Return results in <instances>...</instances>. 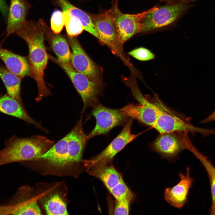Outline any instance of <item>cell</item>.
I'll use <instances>...</instances> for the list:
<instances>
[{"label": "cell", "mask_w": 215, "mask_h": 215, "mask_svg": "<svg viewBox=\"0 0 215 215\" xmlns=\"http://www.w3.org/2000/svg\"><path fill=\"white\" fill-rule=\"evenodd\" d=\"M69 148L67 135L39 156L55 166H63L68 163Z\"/></svg>", "instance_id": "19"}, {"label": "cell", "mask_w": 215, "mask_h": 215, "mask_svg": "<svg viewBox=\"0 0 215 215\" xmlns=\"http://www.w3.org/2000/svg\"><path fill=\"white\" fill-rule=\"evenodd\" d=\"M59 5L62 8L67 9L71 15L76 18L79 20L84 27V30L100 41V38L99 33L88 13L69 2L66 6Z\"/></svg>", "instance_id": "22"}, {"label": "cell", "mask_w": 215, "mask_h": 215, "mask_svg": "<svg viewBox=\"0 0 215 215\" xmlns=\"http://www.w3.org/2000/svg\"><path fill=\"white\" fill-rule=\"evenodd\" d=\"M88 14L99 33L100 41L114 51L119 50L116 28L110 16L105 11L98 14Z\"/></svg>", "instance_id": "12"}, {"label": "cell", "mask_w": 215, "mask_h": 215, "mask_svg": "<svg viewBox=\"0 0 215 215\" xmlns=\"http://www.w3.org/2000/svg\"><path fill=\"white\" fill-rule=\"evenodd\" d=\"M68 38L72 49L70 60L73 68L92 81L101 84L102 75L99 67L85 53L76 37L68 36Z\"/></svg>", "instance_id": "10"}, {"label": "cell", "mask_w": 215, "mask_h": 215, "mask_svg": "<svg viewBox=\"0 0 215 215\" xmlns=\"http://www.w3.org/2000/svg\"><path fill=\"white\" fill-rule=\"evenodd\" d=\"M183 4L165 5L147 14L142 22L141 32L150 31L170 24L185 10Z\"/></svg>", "instance_id": "11"}, {"label": "cell", "mask_w": 215, "mask_h": 215, "mask_svg": "<svg viewBox=\"0 0 215 215\" xmlns=\"http://www.w3.org/2000/svg\"><path fill=\"white\" fill-rule=\"evenodd\" d=\"M0 77L6 88L7 94L22 104L20 94V77L0 65Z\"/></svg>", "instance_id": "21"}, {"label": "cell", "mask_w": 215, "mask_h": 215, "mask_svg": "<svg viewBox=\"0 0 215 215\" xmlns=\"http://www.w3.org/2000/svg\"><path fill=\"white\" fill-rule=\"evenodd\" d=\"M109 191L116 200H129L132 201L133 194L123 180L119 183Z\"/></svg>", "instance_id": "26"}, {"label": "cell", "mask_w": 215, "mask_h": 215, "mask_svg": "<svg viewBox=\"0 0 215 215\" xmlns=\"http://www.w3.org/2000/svg\"><path fill=\"white\" fill-rule=\"evenodd\" d=\"M129 54L135 59L141 61H147L153 59L154 55L149 50L144 47L136 48L129 52Z\"/></svg>", "instance_id": "28"}, {"label": "cell", "mask_w": 215, "mask_h": 215, "mask_svg": "<svg viewBox=\"0 0 215 215\" xmlns=\"http://www.w3.org/2000/svg\"><path fill=\"white\" fill-rule=\"evenodd\" d=\"M50 57L64 70L80 95L84 104L83 112L87 108L93 107L99 103L98 98L102 91L101 84L77 72L71 64L63 63L53 57Z\"/></svg>", "instance_id": "5"}, {"label": "cell", "mask_w": 215, "mask_h": 215, "mask_svg": "<svg viewBox=\"0 0 215 215\" xmlns=\"http://www.w3.org/2000/svg\"><path fill=\"white\" fill-rule=\"evenodd\" d=\"M119 0H112L111 7L105 10L112 19L116 28L118 38V44L121 50L123 44L135 34L141 32V22L148 14L156 10L154 7L148 10L134 14H125L120 10Z\"/></svg>", "instance_id": "3"}, {"label": "cell", "mask_w": 215, "mask_h": 215, "mask_svg": "<svg viewBox=\"0 0 215 215\" xmlns=\"http://www.w3.org/2000/svg\"><path fill=\"white\" fill-rule=\"evenodd\" d=\"M132 91L139 104L130 103L121 110L128 117L152 127L158 115L161 102L158 99L153 102L149 101L143 96L137 87L134 88Z\"/></svg>", "instance_id": "7"}, {"label": "cell", "mask_w": 215, "mask_h": 215, "mask_svg": "<svg viewBox=\"0 0 215 215\" xmlns=\"http://www.w3.org/2000/svg\"><path fill=\"white\" fill-rule=\"evenodd\" d=\"M87 169L90 175L100 179L109 191L123 180L122 175L110 163L95 165Z\"/></svg>", "instance_id": "18"}, {"label": "cell", "mask_w": 215, "mask_h": 215, "mask_svg": "<svg viewBox=\"0 0 215 215\" xmlns=\"http://www.w3.org/2000/svg\"><path fill=\"white\" fill-rule=\"evenodd\" d=\"M160 133H199L203 136L215 135V129L195 127L168 109L161 102L159 113L152 127Z\"/></svg>", "instance_id": "4"}, {"label": "cell", "mask_w": 215, "mask_h": 215, "mask_svg": "<svg viewBox=\"0 0 215 215\" xmlns=\"http://www.w3.org/2000/svg\"><path fill=\"white\" fill-rule=\"evenodd\" d=\"M0 215H1V206L0 205Z\"/></svg>", "instance_id": "33"}, {"label": "cell", "mask_w": 215, "mask_h": 215, "mask_svg": "<svg viewBox=\"0 0 215 215\" xmlns=\"http://www.w3.org/2000/svg\"><path fill=\"white\" fill-rule=\"evenodd\" d=\"M187 133H160L151 145L152 149L162 157L176 159L182 151H190L194 146Z\"/></svg>", "instance_id": "6"}, {"label": "cell", "mask_w": 215, "mask_h": 215, "mask_svg": "<svg viewBox=\"0 0 215 215\" xmlns=\"http://www.w3.org/2000/svg\"><path fill=\"white\" fill-rule=\"evenodd\" d=\"M132 201L129 200H116L115 209V215H128L130 204Z\"/></svg>", "instance_id": "29"}, {"label": "cell", "mask_w": 215, "mask_h": 215, "mask_svg": "<svg viewBox=\"0 0 215 215\" xmlns=\"http://www.w3.org/2000/svg\"><path fill=\"white\" fill-rule=\"evenodd\" d=\"M179 175L180 179L179 181L173 187L165 189L164 197L171 205L180 208L188 201V196L194 180L190 176L189 167H187L185 174L180 172Z\"/></svg>", "instance_id": "13"}, {"label": "cell", "mask_w": 215, "mask_h": 215, "mask_svg": "<svg viewBox=\"0 0 215 215\" xmlns=\"http://www.w3.org/2000/svg\"><path fill=\"white\" fill-rule=\"evenodd\" d=\"M44 207L48 215H67L66 204L60 196L55 194L46 202Z\"/></svg>", "instance_id": "25"}, {"label": "cell", "mask_w": 215, "mask_h": 215, "mask_svg": "<svg viewBox=\"0 0 215 215\" xmlns=\"http://www.w3.org/2000/svg\"><path fill=\"white\" fill-rule=\"evenodd\" d=\"M67 135L69 164L79 162L81 160L84 148L88 140L83 130L81 119Z\"/></svg>", "instance_id": "15"}, {"label": "cell", "mask_w": 215, "mask_h": 215, "mask_svg": "<svg viewBox=\"0 0 215 215\" xmlns=\"http://www.w3.org/2000/svg\"><path fill=\"white\" fill-rule=\"evenodd\" d=\"M64 26L63 12L58 10L52 13L50 19V29L54 33L58 34Z\"/></svg>", "instance_id": "27"}, {"label": "cell", "mask_w": 215, "mask_h": 215, "mask_svg": "<svg viewBox=\"0 0 215 215\" xmlns=\"http://www.w3.org/2000/svg\"><path fill=\"white\" fill-rule=\"evenodd\" d=\"M0 59L9 70L21 78L30 75L29 64L25 57L0 47Z\"/></svg>", "instance_id": "16"}, {"label": "cell", "mask_w": 215, "mask_h": 215, "mask_svg": "<svg viewBox=\"0 0 215 215\" xmlns=\"http://www.w3.org/2000/svg\"><path fill=\"white\" fill-rule=\"evenodd\" d=\"M0 112L18 118L43 129L28 114L23 105L7 93L0 95Z\"/></svg>", "instance_id": "17"}, {"label": "cell", "mask_w": 215, "mask_h": 215, "mask_svg": "<svg viewBox=\"0 0 215 215\" xmlns=\"http://www.w3.org/2000/svg\"><path fill=\"white\" fill-rule=\"evenodd\" d=\"M215 121V110L207 117L202 120L200 123H206Z\"/></svg>", "instance_id": "31"}, {"label": "cell", "mask_w": 215, "mask_h": 215, "mask_svg": "<svg viewBox=\"0 0 215 215\" xmlns=\"http://www.w3.org/2000/svg\"><path fill=\"white\" fill-rule=\"evenodd\" d=\"M30 7L27 0H10L4 39L22 28Z\"/></svg>", "instance_id": "14"}, {"label": "cell", "mask_w": 215, "mask_h": 215, "mask_svg": "<svg viewBox=\"0 0 215 215\" xmlns=\"http://www.w3.org/2000/svg\"><path fill=\"white\" fill-rule=\"evenodd\" d=\"M63 13L64 26L68 36L76 37L81 33L84 29L79 20L71 15L66 9L62 8Z\"/></svg>", "instance_id": "24"}, {"label": "cell", "mask_w": 215, "mask_h": 215, "mask_svg": "<svg viewBox=\"0 0 215 215\" xmlns=\"http://www.w3.org/2000/svg\"><path fill=\"white\" fill-rule=\"evenodd\" d=\"M48 27L42 19L37 21H27L22 28L16 33L28 46L30 75L37 84L38 100L50 94L44 79V70L48 58L44 43Z\"/></svg>", "instance_id": "1"}, {"label": "cell", "mask_w": 215, "mask_h": 215, "mask_svg": "<svg viewBox=\"0 0 215 215\" xmlns=\"http://www.w3.org/2000/svg\"><path fill=\"white\" fill-rule=\"evenodd\" d=\"M59 4L66 6L69 2L67 0H57Z\"/></svg>", "instance_id": "32"}, {"label": "cell", "mask_w": 215, "mask_h": 215, "mask_svg": "<svg viewBox=\"0 0 215 215\" xmlns=\"http://www.w3.org/2000/svg\"><path fill=\"white\" fill-rule=\"evenodd\" d=\"M133 119L130 118L127 120L120 133L101 152L91 159L85 161V165L87 168L95 165L110 163L117 153L140 134L131 133Z\"/></svg>", "instance_id": "9"}, {"label": "cell", "mask_w": 215, "mask_h": 215, "mask_svg": "<svg viewBox=\"0 0 215 215\" xmlns=\"http://www.w3.org/2000/svg\"><path fill=\"white\" fill-rule=\"evenodd\" d=\"M181 0L194 1L195 0Z\"/></svg>", "instance_id": "34"}, {"label": "cell", "mask_w": 215, "mask_h": 215, "mask_svg": "<svg viewBox=\"0 0 215 215\" xmlns=\"http://www.w3.org/2000/svg\"><path fill=\"white\" fill-rule=\"evenodd\" d=\"M202 163L206 171L209 178L212 204L210 214L215 215V167L206 156L200 153L197 149L193 153Z\"/></svg>", "instance_id": "23"}, {"label": "cell", "mask_w": 215, "mask_h": 215, "mask_svg": "<svg viewBox=\"0 0 215 215\" xmlns=\"http://www.w3.org/2000/svg\"><path fill=\"white\" fill-rule=\"evenodd\" d=\"M8 10L9 7L5 0H0V12L5 18L7 17Z\"/></svg>", "instance_id": "30"}, {"label": "cell", "mask_w": 215, "mask_h": 215, "mask_svg": "<svg viewBox=\"0 0 215 215\" xmlns=\"http://www.w3.org/2000/svg\"><path fill=\"white\" fill-rule=\"evenodd\" d=\"M46 35L58 60L63 63L70 64L71 53L66 38L61 34L54 33L48 26Z\"/></svg>", "instance_id": "20"}, {"label": "cell", "mask_w": 215, "mask_h": 215, "mask_svg": "<svg viewBox=\"0 0 215 215\" xmlns=\"http://www.w3.org/2000/svg\"><path fill=\"white\" fill-rule=\"evenodd\" d=\"M92 115L96 120L94 129L87 135L88 140L100 135L107 134L114 128L124 124L128 116L121 110L106 107L99 103L93 107Z\"/></svg>", "instance_id": "8"}, {"label": "cell", "mask_w": 215, "mask_h": 215, "mask_svg": "<svg viewBox=\"0 0 215 215\" xmlns=\"http://www.w3.org/2000/svg\"><path fill=\"white\" fill-rule=\"evenodd\" d=\"M52 144V141L41 136L27 138L12 136L4 141V147L0 150V166L38 159Z\"/></svg>", "instance_id": "2"}]
</instances>
